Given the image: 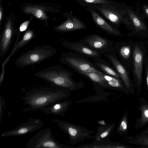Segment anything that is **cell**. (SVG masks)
I'll list each match as a JSON object with an SVG mask.
<instances>
[{
  "label": "cell",
  "instance_id": "cell-1",
  "mask_svg": "<svg viewBox=\"0 0 148 148\" xmlns=\"http://www.w3.org/2000/svg\"><path fill=\"white\" fill-rule=\"evenodd\" d=\"M67 90L57 88L34 89L26 92L22 97L23 103L28 107L24 108L21 113L36 111L53 103L66 99L71 95Z\"/></svg>",
  "mask_w": 148,
  "mask_h": 148
},
{
  "label": "cell",
  "instance_id": "cell-2",
  "mask_svg": "<svg viewBox=\"0 0 148 148\" xmlns=\"http://www.w3.org/2000/svg\"><path fill=\"white\" fill-rule=\"evenodd\" d=\"M39 78L49 82L53 87L73 92L85 86L82 82H77L73 78V74L60 66H56L42 70L34 74Z\"/></svg>",
  "mask_w": 148,
  "mask_h": 148
},
{
  "label": "cell",
  "instance_id": "cell-3",
  "mask_svg": "<svg viewBox=\"0 0 148 148\" xmlns=\"http://www.w3.org/2000/svg\"><path fill=\"white\" fill-rule=\"evenodd\" d=\"M126 5L121 1H113L109 4H94L87 7L96 11L114 27L116 28L123 24L131 31L133 25L129 17Z\"/></svg>",
  "mask_w": 148,
  "mask_h": 148
},
{
  "label": "cell",
  "instance_id": "cell-4",
  "mask_svg": "<svg viewBox=\"0 0 148 148\" xmlns=\"http://www.w3.org/2000/svg\"><path fill=\"white\" fill-rule=\"evenodd\" d=\"M57 49L50 45L36 46L33 49L21 54L15 61V65L24 68L38 64L55 55Z\"/></svg>",
  "mask_w": 148,
  "mask_h": 148
},
{
  "label": "cell",
  "instance_id": "cell-5",
  "mask_svg": "<svg viewBox=\"0 0 148 148\" xmlns=\"http://www.w3.org/2000/svg\"><path fill=\"white\" fill-rule=\"evenodd\" d=\"M60 61L81 74L85 72H94L102 75L104 73L98 69L88 58L74 52L63 53Z\"/></svg>",
  "mask_w": 148,
  "mask_h": 148
},
{
  "label": "cell",
  "instance_id": "cell-6",
  "mask_svg": "<svg viewBox=\"0 0 148 148\" xmlns=\"http://www.w3.org/2000/svg\"><path fill=\"white\" fill-rule=\"evenodd\" d=\"M147 54V50L143 43L136 41L134 42L131 72L133 77L134 86L136 88L138 93L140 91L143 81L144 60Z\"/></svg>",
  "mask_w": 148,
  "mask_h": 148
},
{
  "label": "cell",
  "instance_id": "cell-7",
  "mask_svg": "<svg viewBox=\"0 0 148 148\" xmlns=\"http://www.w3.org/2000/svg\"><path fill=\"white\" fill-rule=\"evenodd\" d=\"M52 120L56 123L59 128L68 135L71 145L83 142L86 139H95V136L92 135L94 132L85 127L58 119Z\"/></svg>",
  "mask_w": 148,
  "mask_h": 148
},
{
  "label": "cell",
  "instance_id": "cell-8",
  "mask_svg": "<svg viewBox=\"0 0 148 148\" xmlns=\"http://www.w3.org/2000/svg\"><path fill=\"white\" fill-rule=\"evenodd\" d=\"M30 148H71L59 142L54 138L51 129L47 127L37 132L28 141L26 145Z\"/></svg>",
  "mask_w": 148,
  "mask_h": 148
},
{
  "label": "cell",
  "instance_id": "cell-9",
  "mask_svg": "<svg viewBox=\"0 0 148 148\" xmlns=\"http://www.w3.org/2000/svg\"><path fill=\"white\" fill-rule=\"evenodd\" d=\"M134 43L131 39L117 42L114 44L111 52L119 58L122 64L131 72Z\"/></svg>",
  "mask_w": 148,
  "mask_h": 148
},
{
  "label": "cell",
  "instance_id": "cell-10",
  "mask_svg": "<svg viewBox=\"0 0 148 148\" xmlns=\"http://www.w3.org/2000/svg\"><path fill=\"white\" fill-rule=\"evenodd\" d=\"M129 17L131 21L133 28L128 36H136L148 38V28L143 14H140L138 10H134L132 7L126 5Z\"/></svg>",
  "mask_w": 148,
  "mask_h": 148
},
{
  "label": "cell",
  "instance_id": "cell-11",
  "mask_svg": "<svg viewBox=\"0 0 148 148\" xmlns=\"http://www.w3.org/2000/svg\"><path fill=\"white\" fill-rule=\"evenodd\" d=\"M79 41L101 55L111 52L114 45L112 41L96 34L89 35Z\"/></svg>",
  "mask_w": 148,
  "mask_h": 148
},
{
  "label": "cell",
  "instance_id": "cell-12",
  "mask_svg": "<svg viewBox=\"0 0 148 148\" xmlns=\"http://www.w3.org/2000/svg\"><path fill=\"white\" fill-rule=\"evenodd\" d=\"M105 56L120 76L127 87L129 93L134 95L135 86L134 82L131 78V72L122 64L114 53L110 52L105 54Z\"/></svg>",
  "mask_w": 148,
  "mask_h": 148
},
{
  "label": "cell",
  "instance_id": "cell-13",
  "mask_svg": "<svg viewBox=\"0 0 148 148\" xmlns=\"http://www.w3.org/2000/svg\"><path fill=\"white\" fill-rule=\"evenodd\" d=\"M43 125V123L41 119L32 118L14 128L4 132L1 136L5 137L23 136L38 130Z\"/></svg>",
  "mask_w": 148,
  "mask_h": 148
},
{
  "label": "cell",
  "instance_id": "cell-14",
  "mask_svg": "<svg viewBox=\"0 0 148 148\" xmlns=\"http://www.w3.org/2000/svg\"><path fill=\"white\" fill-rule=\"evenodd\" d=\"M18 34L14 47L10 54L1 64V72L0 77V85L1 86L3 81L5 73V66L9 61L11 57L18 50L22 48L36 36L34 31L31 29H28L24 34L21 39L18 41L20 32Z\"/></svg>",
  "mask_w": 148,
  "mask_h": 148
},
{
  "label": "cell",
  "instance_id": "cell-15",
  "mask_svg": "<svg viewBox=\"0 0 148 148\" xmlns=\"http://www.w3.org/2000/svg\"><path fill=\"white\" fill-rule=\"evenodd\" d=\"M62 45L69 50L84 55L92 60H97L101 58V55L80 41H63Z\"/></svg>",
  "mask_w": 148,
  "mask_h": 148
},
{
  "label": "cell",
  "instance_id": "cell-16",
  "mask_svg": "<svg viewBox=\"0 0 148 148\" xmlns=\"http://www.w3.org/2000/svg\"><path fill=\"white\" fill-rule=\"evenodd\" d=\"M66 16L67 19L61 24L56 27L54 28L55 31L65 33L86 28L84 23L73 14L67 12Z\"/></svg>",
  "mask_w": 148,
  "mask_h": 148
},
{
  "label": "cell",
  "instance_id": "cell-17",
  "mask_svg": "<svg viewBox=\"0 0 148 148\" xmlns=\"http://www.w3.org/2000/svg\"><path fill=\"white\" fill-rule=\"evenodd\" d=\"M85 8L90 13L92 21L97 27L110 35L115 36H121L123 35L120 31L108 23L95 10L88 7Z\"/></svg>",
  "mask_w": 148,
  "mask_h": 148
},
{
  "label": "cell",
  "instance_id": "cell-18",
  "mask_svg": "<svg viewBox=\"0 0 148 148\" xmlns=\"http://www.w3.org/2000/svg\"><path fill=\"white\" fill-rule=\"evenodd\" d=\"M14 30L11 21H8L0 35V56L2 58L7 53L12 43Z\"/></svg>",
  "mask_w": 148,
  "mask_h": 148
},
{
  "label": "cell",
  "instance_id": "cell-19",
  "mask_svg": "<svg viewBox=\"0 0 148 148\" xmlns=\"http://www.w3.org/2000/svg\"><path fill=\"white\" fill-rule=\"evenodd\" d=\"M72 103L71 100L59 101L40 110L47 114H51L63 116L67 111Z\"/></svg>",
  "mask_w": 148,
  "mask_h": 148
},
{
  "label": "cell",
  "instance_id": "cell-20",
  "mask_svg": "<svg viewBox=\"0 0 148 148\" xmlns=\"http://www.w3.org/2000/svg\"><path fill=\"white\" fill-rule=\"evenodd\" d=\"M78 148H132V147L123 144L113 142L109 138L82 145L77 147Z\"/></svg>",
  "mask_w": 148,
  "mask_h": 148
},
{
  "label": "cell",
  "instance_id": "cell-21",
  "mask_svg": "<svg viewBox=\"0 0 148 148\" xmlns=\"http://www.w3.org/2000/svg\"><path fill=\"white\" fill-rule=\"evenodd\" d=\"M139 101L138 109L140 112V117L136 120L135 128L143 127L148 123V101L144 98L138 99Z\"/></svg>",
  "mask_w": 148,
  "mask_h": 148
},
{
  "label": "cell",
  "instance_id": "cell-22",
  "mask_svg": "<svg viewBox=\"0 0 148 148\" xmlns=\"http://www.w3.org/2000/svg\"><path fill=\"white\" fill-rule=\"evenodd\" d=\"M94 88L97 92V94L94 96L86 97L80 100L75 101L76 103L83 102H95L105 101L108 99V96L112 94V93L105 91L101 87L93 83H92Z\"/></svg>",
  "mask_w": 148,
  "mask_h": 148
},
{
  "label": "cell",
  "instance_id": "cell-23",
  "mask_svg": "<svg viewBox=\"0 0 148 148\" xmlns=\"http://www.w3.org/2000/svg\"><path fill=\"white\" fill-rule=\"evenodd\" d=\"M110 88V89L123 92L127 95L129 94L128 90L121 79L108 75L105 73L102 75Z\"/></svg>",
  "mask_w": 148,
  "mask_h": 148
},
{
  "label": "cell",
  "instance_id": "cell-24",
  "mask_svg": "<svg viewBox=\"0 0 148 148\" xmlns=\"http://www.w3.org/2000/svg\"><path fill=\"white\" fill-rule=\"evenodd\" d=\"M93 60V63L95 66L102 71L104 73L108 75L121 79L117 72L110 66L108 62L101 58L97 60Z\"/></svg>",
  "mask_w": 148,
  "mask_h": 148
},
{
  "label": "cell",
  "instance_id": "cell-25",
  "mask_svg": "<svg viewBox=\"0 0 148 148\" xmlns=\"http://www.w3.org/2000/svg\"><path fill=\"white\" fill-rule=\"evenodd\" d=\"M115 126L114 123L101 125L97 127V132L95 136L94 141L109 138Z\"/></svg>",
  "mask_w": 148,
  "mask_h": 148
},
{
  "label": "cell",
  "instance_id": "cell-26",
  "mask_svg": "<svg viewBox=\"0 0 148 148\" xmlns=\"http://www.w3.org/2000/svg\"><path fill=\"white\" fill-rule=\"evenodd\" d=\"M81 75L89 78L92 83L98 85L104 89H110V87L102 75L94 72H85Z\"/></svg>",
  "mask_w": 148,
  "mask_h": 148
},
{
  "label": "cell",
  "instance_id": "cell-27",
  "mask_svg": "<svg viewBox=\"0 0 148 148\" xmlns=\"http://www.w3.org/2000/svg\"><path fill=\"white\" fill-rule=\"evenodd\" d=\"M128 142L132 144L140 145L139 148H148V134H138L134 138L129 136Z\"/></svg>",
  "mask_w": 148,
  "mask_h": 148
},
{
  "label": "cell",
  "instance_id": "cell-28",
  "mask_svg": "<svg viewBox=\"0 0 148 148\" xmlns=\"http://www.w3.org/2000/svg\"><path fill=\"white\" fill-rule=\"evenodd\" d=\"M128 113L126 110L121 119L119 125L116 130L117 134H126L128 132Z\"/></svg>",
  "mask_w": 148,
  "mask_h": 148
},
{
  "label": "cell",
  "instance_id": "cell-29",
  "mask_svg": "<svg viewBox=\"0 0 148 148\" xmlns=\"http://www.w3.org/2000/svg\"><path fill=\"white\" fill-rule=\"evenodd\" d=\"M24 10L26 13L32 14L38 18L43 20L47 18V16L44 11L39 8L28 6L25 8Z\"/></svg>",
  "mask_w": 148,
  "mask_h": 148
},
{
  "label": "cell",
  "instance_id": "cell-30",
  "mask_svg": "<svg viewBox=\"0 0 148 148\" xmlns=\"http://www.w3.org/2000/svg\"><path fill=\"white\" fill-rule=\"evenodd\" d=\"M84 8L89 5L96 4H109L113 0H73Z\"/></svg>",
  "mask_w": 148,
  "mask_h": 148
},
{
  "label": "cell",
  "instance_id": "cell-31",
  "mask_svg": "<svg viewBox=\"0 0 148 148\" xmlns=\"http://www.w3.org/2000/svg\"><path fill=\"white\" fill-rule=\"evenodd\" d=\"M144 66L145 69V79L147 88L148 91V56H146L144 60Z\"/></svg>",
  "mask_w": 148,
  "mask_h": 148
},
{
  "label": "cell",
  "instance_id": "cell-32",
  "mask_svg": "<svg viewBox=\"0 0 148 148\" xmlns=\"http://www.w3.org/2000/svg\"><path fill=\"white\" fill-rule=\"evenodd\" d=\"M5 106L4 99L3 96L0 95V122L3 114L4 110L5 109Z\"/></svg>",
  "mask_w": 148,
  "mask_h": 148
},
{
  "label": "cell",
  "instance_id": "cell-33",
  "mask_svg": "<svg viewBox=\"0 0 148 148\" xmlns=\"http://www.w3.org/2000/svg\"><path fill=\"white\" fill-rule=\"evenodd\" d=\"M29 22V21H25L21 24L19 27V31L22 32L25 31L27 28Z\"/></svg>",
  "mask_w": 148,
  "mask_h": 148
},
{
  "label": "cell",
  "instance_id": "cell-34",
  "mask_svg": "<svg viewBox=\"0 0 148 148\" xmlns=\"http://www.w3.org/2000/svg\"><path fill=\"white\" fill-rule=\"evenodd\" d=\"M142 8L143 14L148 19V5L145 4H143L142 5Z\"/></svg>",
  "mask_w": 148,
  "mask_h": 148
},
{
  "label": "cell",
  "instance_id": "cell-35",
  "mask_svg": "<svg viewBox=\"0 0 148 148\" xmlns=\"http://www.w3.org/2000/svg\"><path fill=\"white\" fill-rule=\"evenodd\" d=\"M148 134V127L141 132L138 135H144Z\"/></svg>",
  "mask_w": 148,
  "mask_h": 148
},
{
  "label": "cell",
  "instance_id": "cell-36",
  "mask_svg": "<svg viewBox=\"0 0 148 148\" xmlns=\"http://www.w3.org/2000/svg\"><path fill=\"white\" fill-rule=\"evenodd\" d=\"M2 12L1 11V10L0 11V21L1 22L2 18Z\"/></svg>",
  "mask_w": 148,
  "mask_h": 148
},
{
  "label": "cell",
  "instance_id": "cell-37",
  "mask_svg": "<svg viewBox=\"0 0 148 148\" xmlns=\"http://www.w3.org/2000/svg\"></svg>",
  "mask_w": 148,
  "mask_h": 148
}]
</instances>
